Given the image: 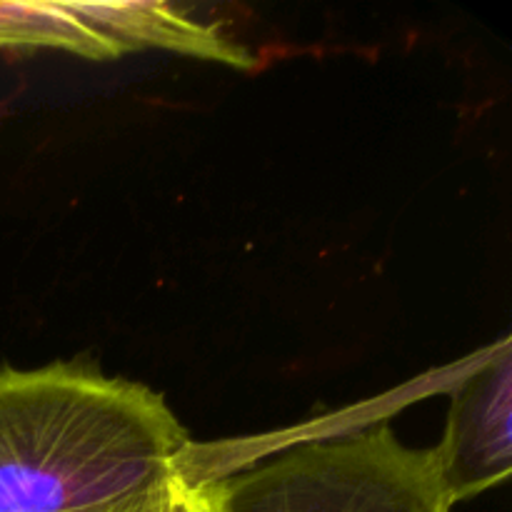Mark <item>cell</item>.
<instances>
[{
    "instance_id": "1",
    "label": "cell",
    "mask_w": 512,
    "mask_h": 512,
    "mask_svg": "<svg viewBox=\"0 0 512 512\" xmlns=\"http://www.w3.org/2000/svg\"><path fill=\"white\" fill-rule=\"evenodd\" d=\"M183 425L155 390L90 365H0V512H80L183 470Z\"/></svg>"
},
{
    "instance_id": "2",
    "label": "cell",
    "mask_w": 512,
    "mask_h": 512,
    "mask_svg": "<svg viewBox=\"0 0 512 512\" xmlns=\"http://www.w3.org/2000/svg\"><path fill=\"white\" fill-rule=\"evenodd\" d=\"M218 512H453L435 448H410L388 425L308 440L213 478Z\"/></svg>"
},
{
    "instance_id": "3",
    "label": "cell",
    "mask_w": 512,
    "mask_h": 512,
    "mask_svg": "<svg viewBox=\"0 0 512 512\" xmlns=\"http://www.w3.org/2000/svg\"><path fill=\"white\" fill-rule=\"evenodd\" d=\"M453 503L475 498L512 473V348L505 340L455 388L443 443L435 448Z\"/></svg>"
},
{
    "instance_id": "4",
    "label": "cell",
    "mask_w": 512,
    "mask_h": 512,
    "mask_svg": "<svg viewBox=\"0 0 512 512\" xmlns=\"http://www.w3.org/2000/svg\"><path fill=\"white\" fill-rule=\"evenodd\" d=\"M73 18L98 33L118 58L128 50L163 48L203 60L250 68L253 55L215 25L188 18L168 3H78L60 0Z\"/></svg>"
},
{
    "instance_id": "5",
    "label": "cell",
    "mask_w": 512,
    "mask_h": 512,
    "mask_svg": "<svg viewBox=\"0 0 512 512\" xmlns=\"http://www.w3.org/2000/svg\"><path fill=\"white\" fill-rule=\"evenodd\" d=\"M0 48H55L88 60L118 58L60 0H0Z\"/></svg>"
},
{
    "instance_id": "6",
    "label": "cell",
    "mask_w": 512,
    "mask_h": 512,
    "mask_svg": "<svg viewBox=\"0 0 512 512\" xmlns=\"http://www.w3.org/2000/svg\"><path fill=\"white\" fill-rule=\"evenodd\" d=\"M158 512H218L213 478H193L180 470L165 483Z\"/></svg>"
},
{
    "instance_id": "7",
    "label": "cell",
    "mask_w": 512,
    "mask_h": 512,
    "mask_svg": "<svg viewBox=\"0 0 512 512\" xmlns=\"http://www.w3.org/2000/svg\"><path fill=\"white\" fill-rule=\"evenodd\" d=\"M168 480H165V483H168ZM165 483L158 485V488L143 490V493L128 495V498L113 500V503H105V505H98V508H88V510H80V512H158L160 495H163Z\"/></svg>"
}]
</instances>
